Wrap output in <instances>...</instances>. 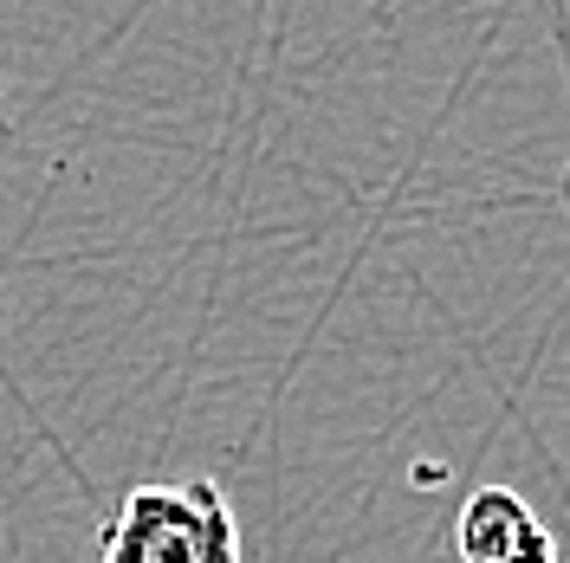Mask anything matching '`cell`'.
<instances>
[{
    "instance_id": "6da1fadb",
    "label": "cell",
    "mask_w": 570,
    "mask_h": 563,
    "mask_svg": "<svg viewBox=\"0 0 570 563\" xmlns=\"http://www.w3.org/2000/svg\"><path fill=\"white\" fill-rule=\"evenodd\" d=\"M98 563H240V518L202 473L130 486L98 531Z\"/></svg>"
},
{
    "instance_id": "7a4b0ae2",
    "label": "cell",
    "mask_w": 570,
    "mask_h": 563,
    "mask_svg": "<svg viewBox=\"0 0 570 563\" xmlns=\"http://www.w3.org/2000/svg\"><path fill=\"white\" fill-rule=\"evenodd\" d=\"M454 551L461 563H558V537L512 486H480L461 498Z\"/></svg>"
}]
</instances>
